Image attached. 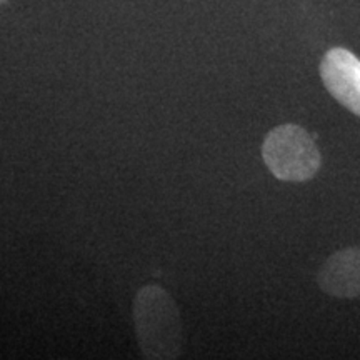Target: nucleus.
<instances>
[{
	"instance_id": "obj_2",
	"label": "nucleus",
	"mask_w": 360,
	"mask_h": 360,
	"mask_svg": "<svg viewBox=\"0 0 360 360\" xmlns=\"http://www.w3.org/2000/svg\"><path fill=\"white\" fill-rule=\"evenodd\" d=\"M262 157L270 172L283 182H305L321 169V152L314 137L295 124L270 130L264 141Z\"/></svg>"
},
{
	"instance_id": "obj_4",
	"label": "nucleus",
	"mask_w": 360,
	"mask_h": 360,
	"mask_svg": "<svg viewBox=\"0 0 360 360\" xmlns=\"http://www.w3.org/2000/svg\"><path fill=\"white\" fill-rule=\"evenodd\" d=\"M319 287L337 299L360 295V247L335 252L326 260L317 276Z\"/></svg>"
},
{
	"instance_id": "obj_1",
	"label": "nucleus",
	"mask_w": 360,
	"mask_h": 360,
	"mask_svg": "<svg viewBox=\"0 0 360 360\" xmlns=\"http://www.w3.org/2000/svg\"><path fill=\"white\" fill-rule=\"evenodd\" d=\"M134 322L139 345L146 359H177L184 350L180 314L169 292L146 285L134 300Z\"/></svg>"
},
{
	"instance_id": "obj_3",
	"label": "nucleus",
	"mask_w": 360,
	"mask_h": 360,
	"mask_svg": "<svg viewBox=\"0 0 360 360\" xmlns=\"http://www.w3.org/2000/svg\"><path fill=\"white\" fill-rule=\"evenodd\" d=\"M321 77L330 96L360 117V58L347 49H332L322 58Z\"/></svg>"
},
{
	"instance_id": "obj_5",
	"label": "nucleus",
	"mask_w": 360,
	"mask_h": 360,
	"mask_svg": "<svg viewBox=\"0 0 360 360\" xmlns=\"http://www.w3.org/2000/svg\"><path fill=\"white\" fill-rule=\"evenodd\" d=\"M8 0H0V6H6Z\"/></svg>"
}]
</instances>
